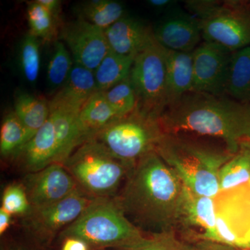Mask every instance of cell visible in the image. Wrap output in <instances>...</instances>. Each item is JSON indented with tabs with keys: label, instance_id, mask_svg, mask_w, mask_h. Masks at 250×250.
<instances>
[{
	"label": "cell",
	"instance_id": "1",
	"mask_svg": "<svg viewBox=\"0 0 250 250\" xmlns=\"http://www.w3.org/2000/svg\"><path fill=\"white\" fill-rule=\"evenodd\" d=\"M184 187L174 171L153 152L135 164L116 198L141 231L177 233Z\"/></svg>",
	"mask_w": 250,
	"mask_h": 250
},
{
	"label": "cell",
	"instance_id": "2",
	"mask_svg": "<svg viewBox=\"0 0 250 250\" xmlns=\"http://www.w3.org/2000/svg\"><path fill=\"white\" fill-rule=\"evenodd\" d=\"M158 122L164 134L217 140L234 154L250 140V103L191 90L167 106Z\"/></svg>",
	"mask_w": 250,
	"mask_h": 250
},
{
	"label": "cell",
	"instance_id": "3",
	"mask_svg": "<svg viewBox=\"0 0 250 250\" xmlns=\"http://www.w3.org/2000/svg\"><path fill=\"white\" fill-rule=\"evenodd\" d=\"M155 152L189 190L213 198L220 192V169L233 155L224 144L184 134H164Z\"/></svg>",
	"mask_w": 250,
	"mask_h": 250
},
{
	"label": "cell",
	"instance_id": "4",
	"mask_svg": "<svg viewBox=\"0 0 250 250\" xmlns=\"http://www.w3.org/2000/svg\"><path fill=\"white\" fill-rule=\"evenodd\" d=\"M88 246L118 250L142 238V231L128 219L115 197H99L62 233Z\"/></svg>",
	"mask_w": 250,
	"mask_h": 250
},
{
	"label": "cell",
	"instance_id": "5",
	"mask_svg": "<svg viewBox=\"0 0 250 250\" xmlns=\"http://www.w3.org/2000/svg\"><path fill=\"white\" fill-rule=\"evenodd\" d=\"M62 165L81 188L97 198L116 197L135 166L114 157L94 139L80 145Z\"/></svg>",
	"mask_w": 250,
	"mask_h": 250
},
{
	"label": "cell",
	"instance_id": "6",
	"mask_svg": "<svg viewBox=\"0 0 250 250\" xmlns=\"http://www.w3.org/2000/svg\"><path fill=\"white\" fill-rule=\"evenodd\" d=\"M164 134L158 120L136 109L112 122L90 139L101 143L114 157L134 166L145 156L155 152Z\"/></svg>",
	"mask_w": 250,
	"mask_h": 250
},
{
	"label": "cell",
	"instance_id": "7",
	"mask_svg": "<svg viewBox=\"0 0 250 250\" xmlns=\"http://www.w3.org/2000/svg\"><path fill=\"white\" fill-rule=\"evenodd\" d=\"M129 80L136 93V109L158 120L167 107L164 47L156 41L135 57Z\"/></svg>",
	"mask_w": 250,
	"mask_h": 250
},
{
	"label": "cell",
	"instance_id": "8",
	"mask_svg": "<svg viewBox=\"0 0 250 250\" xmlns=\"http://www.w3.org/2000/svg\"><path fill=\"white\" fill-rule=\"evenodd\" d=\"M199 21L204 41L218 44L231 52L250 45L249 0L219 1Z\"/></svg>",
	"mask_w": 250,
	"mask_h": 250
},
{
	"label": "cell",
	"instance_id": "9",
	"mask_svg": "<svg viewBox=\"0 0 250 250\" xmlns=\"http://www.w3.org/2000/svg\"><path fill=\"white\" fill-rule=\"evenodd\" d=\"M217 242L250 250V182L215 197Z\"/></svg>",
	"mask_w": 250,
	"mask_h": 250
},
{
	"label": "cell",
	"instance_id": "10",
	"mask_svg": "<svg viewBox=\"0 0 250 250\" xmlns=\"http://www.w3.org/2000/svg\"><path fill=\"white\" fill-rule=\"evenodd\" d=\"M233 52L223 46L204 41L192 52L194 91L226 95Z\"/></svg>",
	"mask_w": 250,
	"mask_h": 250
},
{
	"label": "cell",
	"instance_id": "11",
	"mask_svg": "<svg viewBox=\"0 0 250 250\" xmlns=\"http://www.w3.org/2000/svg\"><path fill=\"white\" fill-rule=\"evenodd\" d=\"M95 198L80 187L61 201L41 208H31L27 214L28 225L40 241H47L61 229L73 223Z\"/></svg>",
	"mask_w": 250,
	"mask_h": 250
},
{
	"label": "cell",
	"instance_id": "12",
	"mask_svg": "<svg viewBox=\"0 0 250 250\" xmlns=\"http://www.w3.org/2000/svg\"><path fill=\"white\" fill-rule=\"evenodd\" d=\"M60 38L74 62L94 72L110 50L104 30L81 18L62 25Z\"/></svg>",
	"mask_w": 250,
	"mask_h": 250
},
{
	"label": "cell",
	"instance_id": "13",
	"mask_svg": "<svg viewBox=\"0 0 250 250\" xmlns=\"http://www.w3.org/2000/svg\"><path fill=\"white\" fill-rule=\"evenodd\" d=\"M31 208L47 207L71 195L80 188L62 164H53L26 176L23 184Z\"/></svg>",
	"mask_w": 250,
	"mask_h": 250
},
{
	"label": "cell",
	"instance_id": "14",
	"mask_svg": "<svg viewBox=\"0 0 250 250\" xmlns=\"http://www.w3.org/2000/svg\"><path fill=\"white\" fill-rule=\"evenodd\" d=\"M216 228L215 198L197 195L184 187L182 215L177 233L189 242H217Z\"/></svg>",
	"mask_w": 250,
	"mask_h": 250
},
{
	"label": "cell",
	"instance_id": "15",
	"mask_svg": "<svg viewBox=\"0 0 250 250\" xmlns=\"http://www.w3.org/2000/svg\"><path fill=\"white\" fill-rule=\"evenodd\" d=\"M153 32L159 45L178 52H193L202 39L200 21L177 8L166 14Z\"/></svg>",
	"mask_w": 250,
	"mask_h": 250
},
{
	"label": "cell",
	"instance_id": "16",
	"mask_svg": "<svg viewBox=\"0 0 250 250\" xmlns=\"http://www.w3.org/2000/svg\"><path fill=\"white\" fill-rule=\"evenodd\" d=\"M110 49L136 57L155 41L153 29L136 18L125 16L104 30Z\"/></svg>",
	"mask_w": 250,
	"mask_h": 250
},
{
	"label": "cell",
	"instance_id": "17",
	"mask_svg": "<svg viewBox=\"0 0 250 250\" xmlns=\"http://www.w3.org/2000/svg\"><path fill=\"white\" fill-rule=\"evenodd\" d=\"M98 91L95 72L74 63L65 84L49 102V109L80 113L87 101Z\"/></svg>",
	"mask_w": 250,
	"mask_h": 250
},
{
	"label": "cell",
	"instance_id": "18",
	"mask_svg": "<svg viewBox=\"0 0 250 250\" xmlns=\"http://www.w3.org/2000/svg\"><path fill=\"white\" fill-rule=\"evenodd\" d=\"M57 155L55 130L49 117L42 127L14 156L26 172L33 173L56 164Z\"/></svg>",
	"mask_w": 250,
	"mask_h": 250
},
{
	"label": "cell",
	"instance_id": "19",
	"mask_svg": "<svg viewBox=\"0 0 250 250\" xmlns=\"http://www.w3.org/2000/svg\"><path fill=\"white\" fill-rule=\"evenodd\" d=\"M166 62L167 106L191 91L193 84L192 52L164 48Z\"/></svg>",
	"mask_w": 250,
	"mask_h": 250
},
{
	"label": "cell",
	"instance_id": "20",
	"mask_svg": "<svg viewBox=\"0 0 250 250\" xmlns=\"http://www.w3.org/2000/svg\"><path fill=\"white\" fill-rule=\"evenodd\" d=\"M79 113L52 110L50 117L53 122L57 144L56 164H62L80 145L84 142L79 127Z\"/></svg>",
	"mask_w": 250,
	"mask_h": 250
},
{
	"label": "cell",
	"instance_id": "21",
	"mask_svg": "<svg viewBox=\"0 0 250 250\" xmlns=\"http://www.w3.org/2000/svg\"><path fill=\"white\" fill-rule=\"evenodd\" d=\"M116 113L106 100L104 92L98 91L87 101L77 118L84 142L118 119Z\"/></svg>",
	"mask_w": 250,
	"mask_h": 250
},
{
	"label": "cell",
	"instance_id": "22",
	"mask_svg": "<svg viewBox=\"0 0 250 250\" xmlns=\"http://www.w3.org/2000/svg\"><path fill=\"white\" fill-rule=\"evenodd\" d=\"M14 108L15 113L27 129L29 141L45 124L50 115L49 102L26 92L16 94Z\"/></svg>",
	"mask_w": 250,
	"mask_h": 250
},
{
	"label": "cell",
	"instance_id": "23",
	"mask_svg": "<svg viewBox=\"0 0 250 250\" xmlns=\"http://www.w3.org/2000/svg\"><path fill=\"white\" fill-rule=\"evenodd\" d=\"M227 96L243 103H250V45L233 52Z\"/></svg>",
	"mask_w": 250,
	"mask_h": 250
},
{
	"label": "cell",
	"instance_id": "24",
	"mask_svg": "<svg viewBox=\"0 0 250 250\" xmlns=\"http://www.w3.org/2000/svg\"><path fill=\"white\" fill-rule=\"evenodd\" d=\"M135 57L123 56L110 49L95 70L98 91L105 92L129 78Z\"/></svg>",
	"mask_w": 250,
	"mask_h": 250
},
{
	"label": "cell",
	"instance_id": "25",
	"mask_svg": "<svg viewBox=\"0 0 250 250\" xmlns=\"http://www.w3.org/2000/svg\"><path fill=\"white\" fill-rule=\"evenodd\" d=\"M250 182V146L243 143L236 154L227 161L219 172L221 191L231 190Z\"/></svg>",
	"mask_w": 250,
	"mask_h": 250
},
{
	"label": "cell",
	"instance_id": "26",
	"mask_svg": "<svg viewBox=\"0 0 250 250\" xmlns=\"http://www.w3.org/2000/svg\"><path fill=\"white\" fill-rule=\"evenodd\" d=\"M78 18L106 30L125 16L124 6L115 0H90L77 9Z\"/></svg>",
	"mask_w": 250,
	"mask_h": 250
},
{
	"label": "cell",
	"instance_id": "27",
	"mask_svg": "<svg viewBox=\"0 0 250 250\" xmlns=\"http://www.w3.org/2000/svg\"><path fill=\"white\" fill-rule=\"evenodd\" d=\"M74 63L63 42L56 41L47 68V85L51 91L57 92L65 84Z\"/></svg>",
	"mask_w": 250,
	"mask_h": 250
},
{
	"label": "cell",
	"instance_id": "28",
	"mask_svg": "<svg viewBox=\"0 0 250 250\" xmlns=\"http://www.w3.org/2000/svg\"><path fill=\"white\" fill-rule=\"evenodd\" d=\"M18 65L24 80L34 85L40 72V42L39 39L28 33L23 37L18 51Z\"/></svg>",
	"mask_w": 250,
	"mask_h": 250
},
{
	"label": "cell",
	"instance_id": "29",
	"mask_svg": "<svg viewBox=\"0 0 250 250\" xmlns=\"http://www.w3.org/2000/svg\"><path fill=\"white\" fill-rule=\"evenodd\" d=\"M27 14L31 34L47 41H57L59 22L44 6L37 1H32L28 6Z\"/></svg>",
	"mask_w": 250,
	"mask_h": 250
},
{
	"label": "cell",
	"instance_id": "30",
	"mask_svg": "<svg viewBox=\"0 0 250 250\" xmlns=\"http://www.w3.org/2000/svg\"><path fill=\"white\" fill-rule=\"evenodd\" d=\"M29 141L27 129L15 112L5 117L0 131V152L2 156L14 155Z\"/></svg>",
	"mask_w": 250,
	"mask_h": 250
},
{
	"label": "cell",
	"instance_id": "31",
	"mask_svg": "<svg viewBox=\"0 0 250 250\" xmlns=\"http://www.w3.org/2000/svg\"><path fill=\"white\" fill-rule=\"evenodd\" d=\"M118 250H196L192 243L182 240L175 231L149 233Z\"/></svg>",
	"mask_w": 250,
	"mask_h": 250
},
{
	"label": "cell",
	"instance_id": "32",
	"mask_svg": "<svg viewBox=\"0 0 250 250\" xmlns=\"http://www.w3.org/2000/svg\"><path fill=\"white\" fill-rule=\"evenodd\" d=\"M104 93L110 106L118 118L128 116L136 110L137 99L129 78L106 90Z\"/></svg>",
	"mask_w": 250,
	"mask_h": 250
},
{
	"label": "cell",
	"instance_id": "33",
	"mask_svg": "<svg viewBox=\"0 0 250 250\" xmlns=\"http://www.w3.org/2000/svg\"><path fill=\"white\" fill-rule=\"evenodd\" d=\"M1 208L12 215H27L31 205L24 187L11 184L5 188L2 196Z\"/></svg>",
	"mask_w": 250,
	"mask_h": 250
},
{
	"label": "cell",
	"instance_id": "34",
	"mask_svg": "<svg viewBox=\"0 0 250 250\" xmlns=\"http://www.w3.org/2000/svg\"><path fill=\"white\" fill-rule=\"evenodd\" d=\"M196 250H245L227 246L223 243L210 241H196L190 242Z\"/></svg>",
	"mask_w": 250,
	"mask_h": 250
},
{
	"label": "cell",
	"instance_id": "35",
	"mask_svg": "<svg viewBox=\"0 0 250 250\" xmlns=\"http://www.w3.org/2000/svg\"><path fill=\"white\" fill-rule=\"evenodd\" d=\"M147 4L153 9L167 14L176 9L177 3L174 0H149Z\"/></svg>",
	"mask_w": 250,
	"mask_h": 250
},
{
	"label": "cell",
	"instance_id": "36",
	"mask_svg": "<svg viewBox=\"0 0 250 250\" xmlns=\"http://www.w3.org/2000/svg\"><path fill=\"white\" fill-rule=\"evenodd\" d=\"M89 246L80 238H65L62 246V250H88Z\"/></svg>",
	"mask_w": 250,
	"mask_h": 250
},
{
	"label": "cell",
	"instance_id": "37",
	"mask_svg": "<svg viewBox=\"0 0 250 250\" xmlns=\"http://www.w3.org/2000/svg\"><path fill=\"white\" fill-rule=\"evenodd\" d=\"M37 1L44 6L59 22L61 4H62L60 1H58V0H37Z\"/></svg>",
	"mask_w": 250,
	"mask_h": 250
},
{
	"label": "cell",
	"instance_id": "38",
	"mask_svg": "<svg viewBox=\"0 0 250 250\" xmlns=\"http://www.w3.org/2000/svg\"><path fill=\"white\" fill-rule=\"evenodd\" d=\"M11 223V215L0 208V234L3 235L9 228Z\"/></svg>",
	"mask_w": 250,
	"mask_h": 250
},
{
	"label": "cell",
	"instance_id": "39",
	"mask_svg": "<svg viewBox=\"0 0 250 250\" xmlns=\"http://www.w3.org/2000/svg\"><path fill=\"white\" fill-rule=\"evenodd\" d=\"M9 250H27L25 249V248H22V247L16 246V247H13V248H11V249H10Z\"/></svg>",
	"mask_w": 250,
	"mask_h": 250
},
{
	"label": "cell",
	"instance_id": "40",
	"mask_svg": "<svg viewBox=\"0 0 250 250\" xmlns=\"http://www.w3.org/2000/svg\"><path fill=\"white\" fill-rule=\"evenodd\" d=\"M248 144H249V146H250V140L248 141Z\"/></svg>",
	"mask_w": 250,
	"mask_h": 250
},
{
	"label": "cell",
	"instance_id": "41",
	"mask_svg": "<svg viewBox=\"0 0 250 250\" xmlns=\"http://www.w3.org/2000/svg\"></svg>",
	"mask_w": 250,
	"mask_h": 250
}]
</instances>
